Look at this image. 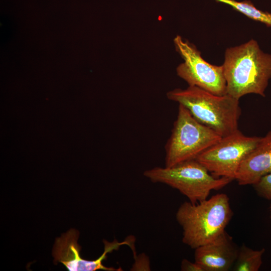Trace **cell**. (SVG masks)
Segmentation results:
<instances>
[{
    "instance_id": "52a82bcc",
    "label": "cell",
    "mask_w": 271,
    "mask_h": 271,
    "mask_svg": "<svg viewBox=\"0 0 271 271\" xmlns=\"http://www.w3.org/2000/svg\"><path fill=\"white\" fill-rule=\"evenodd\" d=\"M174 42L176 51L184 60L176 69L178 76L189 86L198 87L216 95L227 94L222 65H214L206 61L196 47L180 36H177Z\"/></svg>"
},
{
    "instance_id": "9c48e42d",
    "label": "cell",
    "mask_w": 271,
    "mask_h": 271,
    "mask_svg": "<svg viewBox=\"0 0 271 271\" xmlns=\"http://www.w3.org/2000/svg\"><path fill=\"white\" fill-rule=\"evenodd\" d=\"M238 249L224 231L212 242L195 249L194 261L204 271H228L235 263Z\"/></svg>"
},
{
    "instance_id": "ba28073f",
    "label": "cell",
    "mask_w": 271,
    "mask_h": 271,
    "mask_svg": "<svg viewBox=\"0 0 271 271\" xmlns=\"http://www.w3.org/2000/svg\"><path fill=\"white\" fill-rule=\"evenodd\" d=\"M78 236L79 232L74 229H71L61 237L56 238L52 251L55 264L61 262L70 271H94L99 269L122 270L120 267H106L103 265L102 261L106 258L107 253L118 249L122 245L127 244V240L121 242L116 239L112 242L104 240L103 253L97 259L88 260L82 258L80 255L81 247L77 243Z\"/></svg>"
},
{
    "instance_id": "7a4b0ae2",
    "label": "cell",
    "mask_w": 271,
    "mask_h": 271,
    "mask_svg": "<svg viewBox=\"0 0 271 271\" xmlns=\"http://www.w3.org/2000/svg\"><path fill=\"white\" fill-rule=\"evenodd\" d=\"M232 216L228 196L220 193L196 204L184 202L176 218L183 230V242L195 249L225 231Z\"/></svg>"
},
{
    "instance_id": "9a60e30c",
    "label": "cell",
    "mask_w": 271,
    "mask_h": 271,
    "mask_svg": "<svg viewBox=\"0 0 271 271\" xmlns=\"http://www.w3.org/2000/svg\"><path fill=\"white\" fill-rule=\"evenodd\" d=\"M270 207H271V206H270Z\"/></svg>"
},
{
    "instance_id": "30bf717a",
    "label": "cell",
    "mask_w": 271,
    "mask_h": 271,
    "mask_svg": "<svg viewBox=\"0 0 271 271\" xmlns=\"http://www.w3.org/2000/svg\"><path fill=\"white\" fill-rule=\"evenodd\" d=\"M271 173V130L261 137L257 145L244 158L235 180L239 185H254Z\"/></svg>"
},
{
    "instance_id": "277c9868",
    "label": "cell",
    "mask_w": 271,
    "mask_h": 271,
    "mask_svg": "<svg viewBox=\"0 0 271 271\" xmlns=\"http://www.w3.org/2000/svg\"><path fill=\"white\" fill-rule=\"evenodd\" d=\"M144 175L153 183L165 184L178 190L193 204L207 199L212 190L221 189L233 180L213 176L195 159L171 167H156L146 170Z\"/></svg>"
},
{
    "instance_id": "3957f363",
    "label": "cell",
    "mask_w": 271,
    "mask_h": 271,
    "mask_svg": "<svg viewBox=\"0 0 271 271\" xmlns=\"http://www.w3.org/2000/svg\"><path fill=\"white\" fill-rule=\"evenodd\" d=\"M168 99L185 107L199 122L221 137L238 129L241 110L239 99L227 94L219 96L196 86L176 88L167 93Z\"/></svg>"
},
{
    "instance_id": "6da1fadb",
    "label": "cell",
    "mask_w": 271,
    "mask_h": 271,
    "mask_svg": "<svg viewBox=\"0 0 271 271\" xmlns=\"http://www.w3.org/2000/svg\"><path fill=\"white\" fill-rule=\"evenodd\" d=\"M222 66L227 94L238 99L251 93L265 97L271 78V54L264 53L256 41L227 49Z\"/></svg>"
},
{
    "instance_id": "5bb4252c",
    "label": "cell",
    "mask_w": 271,
    "mask_h": 271,
    "mask_svg": "<svg viewBox=\"0 0 271 271\" xmlns=\"http://www.w3.org/2000/svg\"><path fill=\"white\" fill-rule=\"evenodd\" d=\"M182 271H204L202 266L194 261L191 262L187 259H183L181 264Z\"/></svg>"
},
{
    "instance_id": "5b68a950",
    "label": "cell",
    "mask_w": 271,
    "mask_h": 271,
    "mask_svg": "<svg viewBox=\"0 0 271 271\" xmlns=\"http://www.w3.org/2000/svg\"><path fill=\"white\" fill-rule=\"evenodd\" d=\"M221 137L196 120L189 111L179 104L177 117L165 145V167L195 160L217 143Z\"/></svg>"
},
{
    "instance_id": "4fadbf2b",
    "label": "cell",
    "mask_w": 271,
    "mask_h": 271,
    "mask_svg": "<svg viewBox=\"0 0 271 271\" xmlns=\"http://www.w3.org/2000/svg\"><path fill=\"white\" fill-rule=\"evenodd\" d=\"M253 186L260 197L271 200V173L262 177Z\"/></svg>"
},
{
    "instance_id": "8fae6325",
    "label": "cell",
    "mask_w": 271,
    "mask_h": 271,
    "mask_svg": "<svg viewBox=\"0 0 271 271\" xmlns=\"http://www.w3.org/2000/svg\"><path fill=\"white\" fill-rule=\"evenodd\" d=\"M264 248L253 250L244 244L239 248L237 258L232 268L234 271H257L262 264Z\"/></svg>"
},
{
    "instance_id": "7c38bea8",
    "label": "cell",
    "mask_w": 271,
    "mask_h": 271,
    "mask_svg": "<svg viewBox=\"0 0 271 271\" xmlns=\"http://www.w3.org/2000/svg\"><path fill=\"white\" fill-rule=\"evenodd\" d=\"M231 6L234 9L250 19L271 27V14L256 9L250 1L237 2L235 0H215Z\"/></svg>"
},
{
    "instance_id": "8992f818",
    "label": "cell",
    "mask_w": 271,
    "mask_h": 271,
    "mask_svg": "<svg viewBox=\"0 0 271 271\" xmlns=\"http://www.w3.org/2000/svg\"><path fill=\"white\" fill-rule=\"evenodd\" d=\"M261 138L246 136L238 129L222 137L195 160L213 176L235 180L240 163L257 145Z\"/></svg>"
}]
</instances>
